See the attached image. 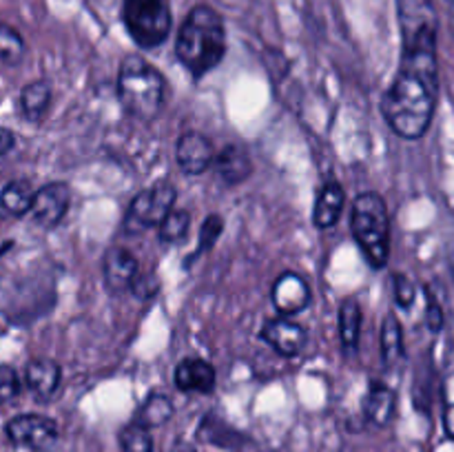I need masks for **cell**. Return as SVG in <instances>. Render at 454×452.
Returning a JSON list of instances; mask_svg holds the SVG:
<instances>
[{"instance_id": "6da1fadb", "label": "cell", "mask_w": 454, "mask_h": 452, "mask_svg": "<svg viewBox=\"0 0 454 452\" xmlns=\"http://www.w3.org/2000/svg\"><path fill=\"white\" fill-rule=\"evenodd\" d=\"M402 58L395 78L439 91V13L433 0H397Z\"/></svg>"}, {"instance_id": "7a4b0ae2", "label": "cell", "mask_w": 454, "mask_h": 452, "mask_svg": "<svg viewBox=\"0 0 454 452\" xmlns=\"http://www.w3.org/2000/svg\"><path fill=\"white\" fill-rule=\"evenodd\" d=\"M226 25L217 9L198 4L182 20L176 40V58L191 78L211 74L226 56Z\"/></svg>"}, {"instance_id": "3957f363", "label": "cell", "mask_w": 454, "mask_h": 452, "mask_svg": "<svg viewBox=\"0 0 454 452\" xmlns=\"http://www.w3.org/2000/svg\"><path fill=\"white\" fill-rule=\"evenodd\" d=\"M167 97V78L151 62L131 53L120 62L118 100L129 118L137 122H153Z\"/></svg>"}, {"instance_id": "277c9868", "label": "cell", "mask_w": 454, "mask_h": 452, "mask_svg": "<svg viewBox=\"0 0 454 452\" xmlns=\"http://www.w3.org/2000/svg\"><path fill=\"white\" fill-rule=\"evenodd\" d=\"M350 230L368 266L375 270L386 269L390 260V213L384 195L364 191L355 198Z\"/></svg>"}, {"instance_id": "5b68a950", "label": "cell", "mask_w": 454, "mask_h": 452, "mask_svg": "<svg viewBox=\"0 0 454 452\" xmlns=\"http://www.w3.org/2000/svg\"><path fill=\"white\" fill-rule=\"evenodd\" d=\"M120 18L129 38L140 49H158L173 29L168 0H122Z\"/></svg>"}, {"instance_id": "8992f818", "label": "cell", "mask_w": 454, "mask_h": 452, "mask_svg": "<svg viewBox=\"0 0 454 452\" xmlns=\"http://www.w3.org/2000/svg\"><path fill=\"white\" fill-rule=\"evenodd\" d=\"M177 189L171 182H155V184L142 189L131 199L127 211V226L137 230L158 229L168 213L176 208Z\"/></svg>"}, {"instance_id": "52a82bcc", "label": "cell", "mask_w": 454, "mask_h": 452, "mask_svg": "<svg viewBox=\"0 0 454 452\" xmlns=\"http://www.w3.org/2000/svg\"><path fill=\"white\" fill-rule=\"evenodd\" d=\"M4 434H7L12 446L34 452H47L58 441V424L51 417L25 412V415H16L7 421Z\"/></svg>"}, {"instance_id": "ba28073f", "label": "cell", "mask_w": 454, "mask_h": 452, "mask_svg": "<svg viewBox=\"0 0 454 452\" xmlns=\"http://www.w3.org/2000/svg\"><path fill=\"white\" fill-rule=\"evenodd\" d=\"M71 207V186L67 182H47L35 191L34 202V222L43 229L51 230L65 220Z\"/></svg>"}, {"instance_id": "9c48e42d", "label": "cell", "mask_w": 454, "mask_h": 452, "mask_svg": "<svg viewBox=\"0 0 454 452\" xmlns=\"http://www.w3.org/2000/svg\"><path fill=\"white\" fill-rule=\"evenodd\" d=\"M310 300H313V291H310L309 282L295 270H286L279 275L270 288V301L282 317L300 315L301 310L309 308Z\"/></svg>"}, {"instance_id": "30bf717a", "label": "cell", "mask_w": 454, "mask_h": 452, "mask_svg": "<svg viewBox=\"0 0 454 452\" xmlns=\"http://www.w3.org/2000/svg\"><path fill=\"white\" fill-rule=\"evenodd\" d=\"M140 275V261L129 248L111 246L102 257V279L105 288L114 295L131 291L133 282Z\"/></svg>"}, {"instance_id": "8fae6325", "label": "cell", "mask_w": 454, "mask_h": 452, "mask_svg": "<svg viewBox=\"0 0 454 452\" xmlns=\"http://www.w3.org/2000/svg\"><path fill=\"white\" fill-rule=\"evenodd\" d=\"M260 339L269 344L282 357H297L309 344V332L301 323L293 322L291 317H275L262 326Z\"/></svg>"}, {"instance_id": "7c38bea8", "label": "cell", "mask_w": 454, "mask_h": 452, "mask_svg": "<svg viewBox=\"0 0 454 452\" xmlns=\"http://www.w3.org/2000/svg\"><path fill=\"white\" fill-rule=\"evenodd\" d=\"M215 149L211 140L198 131H186L177 137L176 162L184 175H202L215 162Z\"/></svg>"}, {"instance_id": "4fadbf2b", "label": "cell", "mask_w": 454, "mask_h": 452, "mask_svg": "<svg viewBox=\"0 0 454 452\" xmlns=\"http://www.w3.org/2000/svg\"><path fill=\"white\" fill-rule=\"evenodd\" d=\"M173 384L182 393L211 394L217 384V370L202 357H184L173 370Z\"/></svg>"}, {"instance_id": "5bb4252c", "label": "cell", "mask_w": 454, "mask_h": 452, "mask_svg": "<svg viewBox=\"0 0 454 452\" xmlns=\"http://www.w3.org/2000/svg\"><path fill=\"white\" fill-rule=\"evenodd\" d=\"M62 381L60 363L49 357H35L27 363L25 368V384L27 388L38 397L40 401H49L58 393Z\"/></svg>"}, {"instance_id": "9a60e30c", "label": "cell", "mask_w": 454, "mask_h": 452, "mask_svg": "<svg viewBox=\"0 0 454 452\" xmlns=\"http://www.w3.org/2000/svg\"><path fill=\"white\" fill-rule=\"evenodd\" d=\"M346 207V191L340 180H328L319 186L313 204V224L315 229H331L337 224L341 211Z\"/></svg>"}, {"instance_id": "2e32d148", "label": "cell", "mask_w": 454, "mask_h": 452, "mask_svg": "<svg viewBox=\"0 0 454 452\" xmlns=\"http://www.w3.org/2000/svg\"><path fill=\"white\" fill-rule=\"evenodd\" d=\"M217 177L224 182L226 186H238L247 182L253 173V162L248 151L242 144H226L220 153L215 155L213 162Z\"/></svg>"}, {"instance_id": "e0dca14e", "label": "cell", "mask_w": 454, "mask_h": 452, "mask_svg": "<svg viewBox=\"0 0 454 452\" xmlns=\"http://www.w3.org/2000/svg\"><path fill=\"white\" fill-rule=\"evenodd\" d=\"M395 408H397V394L384 381H372L364 397V417L371 425L386 428L393 421Z\"/></svg>"}, {"instance_id": "ac0fdd59", "label": "cell", "mask_w": 454, "mask_h": 452, "mask_svg": "<svg viewBox=\"0 0 454 452\" xmlns=\"http://www.w3.org/2000/svg\"><path fill=\"white\" fill-rule=\"evenodd\" d=\"M51 97V84L47 80H34V82L25 84L18 93V113L25 122L38 124L47 115Z\"/></svg>"}, {"instance_id": "d6986e66", "label": "cell", "mask_w": 454, "mask_h": 452, "mask_svg": "<svg viewBox=\"0 0 454 452\" xmlns=\"http://www.w3.org/2000/svg\"><path fill=\"white\" fill-rule=\"evenodd\" d=\"M337 317H340V341L344 346L346 353H357L359 348V335H362V304H359L357 297L348 295L340 301V310H337Z\"/></svg>"}, {"instance_id": "ffe728a7", "label": "cell", "mask_w": 454, "mask_h": 452, "mask_svg": "<svg viewBox=\"0 0 454 452\" xmlns=\"http://www.w3.org/2000/svg\"><path fill=\"white\" fill-rule=\"evenodd\" d=\"M35 202V189L31 186L29 180H22V177H16V180H9L7 184L0 191V204H3V211L7 215L22 217L27 213L34 211Z\"/></svg>"}, {"instance_id": "44dd1931", "label": "cell", "mask_w": 454, "mask_h": 452, "mask_svg": "<svg viewBox=\"0 0 454 452\" xmlns=\"http://www.w3.org/2000/svg\"><path fill=\"white\" fill-rule=\"evenodd\" d=\"M173 415H176V406L168 394L149 393L133 415V421L146 425V428H160V425L168 424Z\"/></svg>"}, {"instance_id": "7402d4cb", "label": "cell", "mask_w": 454, "mask_h": 452, "mask_svg": "<svg viewBox=\"0 0 454 452\" xmlns=\"http://www.w3.org/2000/svg\"><path fill=\"white\" fill-rule=\"evenodd\" d=\"M381 357H384L386 368H395L406 359V348H403V326L395 313H388L381 323Z\"/></svg>"}, {"instance_id": "603a6c76", "label": "cell", "mask_w": 454, "mask_h": 452, "mask_svg": "<svg viewBox=\"0 0 454 452\" xmlns=\"http://www.w3.org/2000/svg\"><path fill=\"white\" fill-rule=\"evenodd\" d=\"M222 230H224V217H222L220 213H211V215L204 217L202 226H200V233H198V248H195V251L186 257V261H184L186 269H189V266L193 264V261L198 260L202 253H208L213 246H215L217 239H220V235H222Z\"/></svg>"}, {"instance_id": "cb8c5ba5", "label": "cell", "mask_w": 454, "mask_h": 452, "mask_svg": "<svg viewBox=\"0 0 454 452\" xmlns=\"http://www.w3.org/2000/svg\"><path fill=\"white\" fill-rule=\"evenodd\" d=\"M118 443L122 452H153V434L151 428L131 421V424L122 425L118 433Z\"/></svg>"}, {"instance_id": "d4e9b609", "label": "cell", "mask_w": 454, "mask_h": 452, "mask_svg": "<svg viewBox=\"0 0 454 452\" xmlns=\"http://www.w3.org/2000/svg\"><path fill=\"white\" fill-rule=\"evenodd\" d=\"M191 213L186 208H173L167 220L158 226V239L162 244H177L189 235Z\"/></svg>"}, {"instance_id": "484cf974", "label": "cell", "mask_w": 454, "mask_h": 452, "mask_svg": "<svg viewBox=\"0 0 454 452\" xmlns=\"http://www.w3.org/2000/svg\"><path fill=\"white\" fill-rule=\"evenodd\" d=\"M25 58V40L20 31L4 22L0 31V60L4 66H16Z\"/></svg>"}, {"instance_id": "4316f807", "label": "cell", "mask_w": 454, "mask_h": 452, "mask_svg": "<svg viewBox=\"0 0 454 452\" xmlns=\"http://www.w3.org/2000/svg\"><path fill=\"white\" fill-rule=\"evenodd\" d=\"M393 297H395V304H397L399 308L403 310L412 308V304H415L417 300V288L408 275L403 273L393 275Z\"/></svg>"}, {"instance_id": "83f0119b", "label": "cell", "mask_w": 454, "mask_h": 452, "mask_svg": "<svg viewBox=\"0 0 454 452\" xmlns=\"http://www.w3.org/2000/svg\"><path fill=\"white\" fill-rule=\"evenodd\" d=\"M20 377H18L16 368L4 363V366L0 368V399H3V403L13 401V399L20 394Z\"/></svg>"}, {"instance_id": "f1b7e54d", "label": "cell", "mask_w": 454, "mask_h": 452, "mask_svg": "<svg viewBox=\"0 0 454 452\" xmlns=\"http://www.w3.org/2000/svg\"><path fill=\"white\" fill-rule=\"evenodd\" d=\"M426 292V326H428L430 332H442L443 323H446V317H443V308L439 306L437 297L433 295L428 286H424Z\"/></svg>"}, {"instance_id": "f546056e", "label": "cell", "mask_w": 454, "mask_h": 452, "mask_svg": "<svg viewBox=\"0 0 454 452\" xmlns=\"http://www.w3.org/2000/svg\"><path fill=\"white\" fill-rule=\"evenodd\" d=\"M129 292H133V295H136V300H153V297L160 292L158 275L151 273V270L149 273H140L136 277V282H133L131 291Z\"/></svg>"}, {"instance_id": "4dcf8cb0", "label": "cell", "mask_w": 454, "mask_h": 452, "mask_svg": "<svg viewBox=\"0 0 454 452\" xmlns=\"http://www.w3.org/2000/svg\"><path fill=\"white\" fill-rule=\"evenodd\" d=\"M16 146V136L9 127L0 129V155H7Z\"/></svg>"}, {"instance_id": "1f68e13d", "label": "cell", "mask_w": 454, "mask_h": 452, "mask_svg": "<svg viewBox=\"0 0 454 452\" xmlns=\"http://www.w3.org/2000/svg\"><path fill=\"white\" fill-rule=\"evenodd\" d=\"M168 452H198V448L189 441H177Z\"/></svg>"}, {"instance_id": "d6a6232c", "label": "cell", "mask_w": 454, "mask_h": 452, "mask_svg": "<svg viewBox=\"0 0 454 452\" xmlns=\"http://www.w3.org/2000/svg\"><path fill=\"white\" fill-rule=\"evenodd\" d=\"M12 246H13V242L12 239H4V246H3V255H7L9 251H12Z\"/></svg>"}, {"instance_id": "836d02e7", "label": "cell", "mask_w": 454, "mask_h": 452, "mask_svg": "<svg viewBox=\"0 0 454 452\" xmlns=\"http://www.w3.org/2000/svg\"><path fill=\"white\" fill-rule=\"evenodd\" d=\"M450 29L454 34V0H450Z\"/></svg>"}]
</instances>
